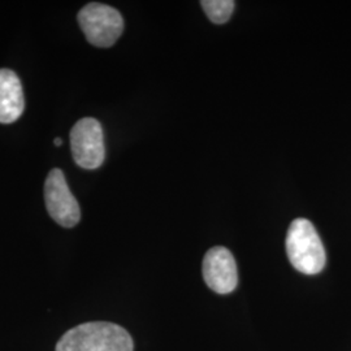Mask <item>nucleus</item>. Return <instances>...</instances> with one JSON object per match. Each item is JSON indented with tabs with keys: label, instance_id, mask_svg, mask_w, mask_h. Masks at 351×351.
Segmentation results:
<instances>
[{
	"label": "nucleus",
	"instance_id": "7",
	"mask_svg": "<svg viewBox=\"0 0 351 351\" xmlns=\"http://www.w3.org/2000/svg\"><path fill=\"white\" fill-rule=\"evenodd\" d=\"M25 101L20 78L10 69H0V123L11 124L24 112Z\"/></svg>",
	"mask_w": 351,
	"mask_h": 351
},
{
	"label": "nucleus",
	"instance_id": "2",
	"mask_svg": "<svg viewBox=\"0 0 351 351\" xmlns=\"http://www.w3.org/2000/svg\"><path fill=\"white\" fill-rule=\"evenodd\" d=\"M287 252L291 265L304 275H317L326 267L324 245L307 219H295L290 224Z\"/></svg>",
	"mask_w": 351,
	"mask_h": 351
},
{
	"label": "nucleus",
	"instance_id": "5",
	"mask_svg": "<svg viewBox=\"0 0 351 351\" xmlns=\"http://www.w3.org/2000/svg\"><path fill=\"white\" fill-rule=\"evenodd\" d=\"M45 201L51 217L64 228H73L81 219V210L68 188L62 169H52L45 182Z\"/></svg>",
	"mask_w": 351,
	"mask_h": 351
},
{
	"label": "nucleus",
	"instance_id": "8",
	"mask_svg": "<svg viewBox=\"0 0 351 351\" xmlns=\"http://www.w3.org/2000/svg\"><path fill=\"white\" fill-rule=\"evenodd\" d=\"M201 5L213 23L224 24L230 19L236 3L233 0H202Z\"/></svg>",
	"mask_w": 351,
	"mask_h": 351
},
{
	"label": "nucleus",
	"instance_id": "9",
	"mask_svg": "<svg viewBox=\"0 0 351 351\" xmlns=\"http://www.w3.org/2000/svg\"><path fill=\"white\" fill-rule=\"evenodd\" d=\"M53 143H55V146H62V145H63V139L55 138V141H53Z\"/></svg>",
	"mask_w": 351,
	"mask_h": 351
},
{
	"label": "nucleus",
	"instance_id": "3",
	"mask_svg": "<svg viewBox=\"0 0 351 351\" xmlns=\"http://www.w3.org/2000/svg\"><path fill=\"white\" fill-rule=\"evenodd\" d=\"M78 23L88 42L97 47H111L124 30L121 13L101 3L85 5L78 13Z\"/></svg>",
	"mask_w": 351,
	"mask_h": 351
},
{
	"label": "nucleus",
	"instance_id": "6",
	"mask_svg": "<svg viewBox=\"0 0 351 351\" xmlns=\"http://www.w3.org/2000/svg\"><path fill=\"white\" fill-rule=\"evenodd\" d=\"M203 277L207 287L215 293H232L239 284L237 264L232 252L223 246L207 251L203 259Z\"/></svg>",
	"mask_w": 351,
	"mask_h": 351
},
{
	"label": "nucleus",
	"instance_id": "1",
	"mask_svg": "<svg viewBox=\"0 0 351 351\" xmlns=\"http://www.w3.org/2000/svg\"><path fill=\"white\" fill-rule=\"evenodd\" d=\"M134 342L123 326L108 322H91L69 329L56 351H133Z\"/></svg>",
	"mask_w": 351,
	"mask_h": 351
},
{
	"label": "nucleus",
	"instance_id": "4",
	"mask_svg": "<svg viewBox=\"0 0 351 351\" xmlns=\"http://www.w3.org/2000/svg\"><path fill=\"white\" fill-rule=\"evenodd\" d=\"M71 149L75 163L81 168H99L106 158L101 123L93 117L77 121L71 130Z\"/></svg>",
	"mask_w": 351,
	"mask_h": 351
}]
</instances>
